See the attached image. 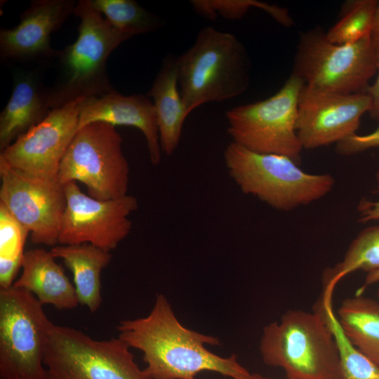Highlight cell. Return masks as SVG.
Returning <instances> with one entry per match:
<instances>
[{"mask_svg":"<svg viewBox=\"0 0 379 379\" xmlns=\"http://www.w3.org/2000/svg\"><path fill=\"white\" fill-rule=\"evenodd\" d=\"M117 330L120 339L142 353L151 379H197L204 371L234 379L250 373L236 354L223 357L208 350L220 345L219 339L184 326L162 294L147 316L122 320Z\"/></svg>","mask_w":379,"mask_h":379,"instance_id":"1","label":"cell"},{"mask_svg":"<svg viewBox=\"0 0 379 379\" xmlns=\"http://www.w3.org/2000/svg\"><path fill=\"white\" fill-rule=\"evenodd\" d=\"M176 62L187 115L205 103L240 95L249 84L250 62L244 45L235 35L212 27L201 29Z\"/></svg>","mask_w":379,"mask_h":379,"instance_id":"2","label":"cell"},{"mask_svg":"<svg viewBox=\"0 0 379 379\" xmlns=\"http://www.w3.org/2000/svg\"><path fill=\"white\" fill-rule=\"evenodd\" d=\"M74 14L80 19L79 35L57 56L58 79L48 88L51 109L114 91L107 73V60L119 45L130 39L114 28L90 0L79 1Z\"/></svg>","mask_w":379,"mask_h":379,"instance_id":"3","label":"cell"},{"mask_svg":"<svg viewBox=\"0 0 379 379\" xmlns=\"http://www.w3.org/2000/svg\"><path fill=\"white\" fill-rule=\"evenodd\" d=\"M263 362L289 379H340L338 346L321 313L289 310L263 328Z\"/></svg>","mask_w":379,"mask_h":379,"instance_id":"4","label":"cell"},{"mask_svg":"<svg viewBox=\"0 0 379 379\" xmlns=\"http://www.w3.org/2000/svg\"><path fill=\"white\" fill-rule=\"evenodd\" d=\"M228 173L240 190L271 207L291 211L320 199L332 190L330 174H310L291 159L251 151L234 142L224 151Z\"/></svg>","mask_w":379,"mask_h":379,"instance_id":"5","label":"cell"},{"mask_svg":"<svg viewBox=\"0 0 379 379\" xmlns=\"http://www.w3.org/2000/svg\"><path fill=\"white\" fill-rule=\"evenodd\" d=\"M119 337L98 340L51 323L44 364L47 379H151Z\"/></svg>","mask_w":379,"mask_h":379,"instance_id":"6","label":"cell"},{"mask_svg":"<svg viewBox=\"0 0 379 379\" xmlns=\"http://www.w3.org/2000/svg\"><path fill=\"white\" fill-rule=\"evenodd\" d=\"M376 72L371 35L347 44L331 42L320 29L300 38L293 74L306 86L343 95L366 93Z\"/></svg>","mask_w":379,"mask_h":379,"instance_id":"7","label":"cell"},{"mask_svg":"<svg viewBox=\"0 0 379 379\" xmlns=\"http://www.w3.org/2000/svg\"><path fill=\"white\" fill-rule=\"evenodd\" d=\"M304 85L292 73L272 96L227 110V131L232 142L255 152L285 156L298 164L303 148L296 123Z\"/></svg>","mask_w":379,"mask_h":379,"instance_id":"8","label":"cell"},{"mask_svg":"<svg viewBox=\"0 0 379 379\" xmlns=\"http://www.w3.org/2000/svg\"><path fill=\"white\" fill-rule=\"evenodd\" d=\"M129 165L122 138L114 126L93 122L77 131L60 163L58 180L79 181L90 197L99 200L127 195Z\"/></svg>","mask_w":379,"mask_h":379,"instance_id":"9","label":"cell"},{"mask_svg":"<svg viewBox=\"0 0 379 379\" xmlns=\"http://www.w3.org/2000/svg\"><path fill=\"white\" fill-rule=\"evenodd\" d=\"M51 323L32 293L0 288V379H47L44 356Z\"/></svg>","mask_w":379,"mask_h":379,"instance_id":"10","label":"cell"},{"mask_svg":"<svg viewBox=\"0 0 379 379\" xmlns=\"http://www.w3.org/2000/svg\"><path fill=\"white\" fill-rule=\"evenodd\" d=\"M0 204L31 233L34 244L55 246L66 208L64 185L14 168L0 159Z\"/></svg>","mask_w":379,"mask_h":379,"instance_id":"11","label":"cell"},{"mask_svg":"<svg viewBox=\"0 0 379 379\" xmlns=\"http://www.w3.org/2000/svg\"><path fill=\"white\" fill-rule=\"evenodd\" d=\"M64 188L67 202L58 244H90L110 252L128 235L129 216L138 207L135 197L99 200L82 192L76 182L65 183Z\"/></svg>","mask_w":379,"mask_h":379,"instance_id":"12","label":"cell"},{"mask_svg":"<svg viewBox=\"0 0 379 379\" xmlns=\"http://www.w3.org/2000/svg\"><path fill=\"white\" fill-rule=\"evenodd\" d=\"M367 93L343 95L304 85L299 95L296 131L305 149L338 142L356 134L371 109Z\"/></svg>","mask_w":379,"mask_h":379,"instance_id":"13","label":"cell"},{"mask_svg":"<svg viewBox=\"0 0 379 379\" xmlns=\"http://www.w3.org/2000/svg\"><path fill=\"white\" fill-rule=\"evenodd\" d=\"M81 100L53 109L1 151L0 159L22 171L58 179L62 159L78 130Z\"/></svg>","mask_w":379,"mask_h":379,"instance_id":"14","label":"cell"},{"mask_svg":"<svg viewBox=\"0 0 379 379\" xmlns=\"http://www.w3.org/2000/svg\"><path fill=\"white\" fill-rule=\"evenodd\" d=\"M77 3L72 0H35L13 29H1L0 52L12 60L57 58L59 51L51 46V34L71 15Z\"/></svg>","mask_w":379,"mask_h":379,"instance_id":"15","label":"cell"},{"mask_svg":"<svg viewBox=\"0 0 379 379\" xmlns=\"http://www.w3.org/2000/svg\"><path fill=\"white\" fill-rule=\"evenodd\" d=\"M93 122L139 129L146 139L150 161L154 165L160 162L162 151L157 114L149 97L141 94L124 95L114 89L101 96L81 100L78 130Z\"/></svg>","mask_w":379,"mask_h":379,"instance_id":"16","label":"cell"},{"mask_svg":"<svg viewBox=\"0 0 379 379\" xmlns=\"http://www.w3.org/2000/svg\"><path fill=\"white\" fill-rule=\"evenodd\" d=\"M51 251L34 248L25 252L20 278L13 286L32 293L42 305L71 310L79 304L74 286Z\"/></svg>","mask_w":379,"mask_h":379,"instance_id":"17","label":"cell"},{"mask_svg":"<svg viewBox=\"0 0 379 379\" xmlns=\"http://www.w3.org/2000/svg\"><path fill=\"white\" fill-rule=\"evenodd\" d=\"M51 110L48 88L42 86L36 76L27 72L15 74L11 96L0 114L1 151L41 122Z\"/></svg>","mask_w":379,"mask_h":379,"instance_id":"18","label":"cell"},{"mask_svg":"<svg viewBox=\"0 0 379 379\" xmlns=\"http://www.w3.org/2000/svg\"><path fill=\"white\" fill-rule=\"evenodd\" d=\"M176 57L168 55L162 62L148 97L153 100L161 151L171 155L178 146L182 126L188 117L178 90Z\"/></svg>","mask_w":379,"mask_h":379,"instance_id":"19","label":"cell"},{"mask_svg":"<svg viewBox=\"0 0 379 379\" xmlns=\"http://www.w3.org/2000/svg\"><path fill=\"white\" fill-rule=\"evenodd\" d=\"M50 251L72 271L79 304L96 312L102 303L100 274L111 261L110 252L90 244L58 245Z\"/></svg>","mask_w":379,"mask_h":379,"instance_id":"20","label":"cell"},{"mask_svg":"<svg viewBox=\"0 0 379 379\" xmlns=\"http://www.w3.org/2000/svg\"><path fill=\"white\" fill-rule=\"evenodd\" d=\"M336 316L351 343L379 367V303L356 293L343 300Z\"/></svg>","mask_w":379,"mask_h":379,"instance_id":"21","label":"cell"},{"mask_svg":"<svg viewBox=\"0 0 379 379\" xmlns=\"http://www.w3.org/2000/svg\"><path fill=\"white\" fill-rule=\"evenodd\" d=\"M378 269L379 225H376L361 231L349 246L342 261L326 270L324 292L333 294L336 284L352 272L364 270L368 273Z\"/></svg>","mask_w":379,"mask_h":379,"instance_id":"22","label":"cell"},{"mask_svg":"<svg viewBox=\"0 0 379 379\" xmlns=\"http://www.w3.org/2000/svg\"><path fill=\"white\" fill-rule=\"evenodd\" d=\"M315 309L321 313L335 338L340 379H379V367L359 351L345 335L333 309L332 296L323 294Z\"/></svg>","mask_w":379,"mask_h":379,"instance_id":"23","label":"cell"},{"mask_svg":"<svg viewBox=\"0 0 379 379\" xmlns=\"http://www.w3.org/2000/svg\"><path fill=\"white\" fill-rule=\"evenodd\" d=\"M28 232L0 204V288L13 286L22 267Z\"/></svg>","mask_w":379,"mask_h":379,"instance_id":"24","label":"cell"},{"mask_svg":"<svg viewBox=\"0 0 379 379\" xmlns=\"http://www.w3.org/2000/svg\"><path fill=\"white\" fill-rule=\"evenodd\" d=\"M118 32L129 38L156 29L159 20L133 0H90Z\"/></svg>","mask_w":379,"mask_h":379,"instance_id":"25","label":"cell"},{"mask_svg":"<svg viewBox=\"0 0 379 379\" xmlns=\"http://www.w3.org/2000/svg\"><path fill=\"white\" fill-rule=\"evenodd\" d=\"M377 4L375 0L345 4L340 19L326 33L327 39L335 44H347L371 36Z\"/></svg>","mask_w":379,"mask_h":379,"instance_id":"26","label":"cell"},{"mask_svg":"<svg viewBox=\"0 0 379 379\" xmlns=\"http://www.w3.org/2000/svg\"><path fill=\"white\" fill-rule=\"evenodd\" d=\"M194 9L204 18L213 20L218 15L230 20L242 18L251 7L259 8L284 26L293 24L286 8L253 0H194L191 1Z\"/></svg>","mask_w":379,"mask_h":379,"instance_id":"27","label":"cell"},{"mask_svg":"<svg viewBox=\"0 0 379 379\" xmlns=\"http://www.w3.org/2000/svg\"><path fill=\"white\" fill-rule=\"evenodd\" d=\"M379 147V127L366 135L354 134L336 145V151L342 155H351Z\"/></svg>","mask_w":379,"mask_h":379,"instance_id":"28","label":"cell"},{"mask_svg":"<svg viewBox=\"0 0 379 379\" xmlns=\"http://www.w3.org/2000/svg\"><path fill=\"white\" fill-rule=\"evenodd\" d=\"M376 61H377V72L378 77L376 81L373 84L369 86L366 93L371 98V109L368 112L371 118L378 120L379 119V34L371 35Z\"/></svg>","mask_w":379,"mask_h":379,"instance_id":"29","label":"cell"},{"mask_svg":"<svg viewBox=\"0 0 379 379\" xmlns=\"http://www.w3.org/2000/svg\"><path fill=\"white\" fill-rule=\"evenodd\" d=\"M379 185V173L377 174ZM359 213V221L367 222L368 221L379 220V200L376 201L363 199L358 206Z\"/></svg>","mask_w":379,"mask_h":379,"instance_id":"30","label":"cell"},{"mask_svg":"<svg viewBox=\"0 0 379 379\" xmlns=\"http://www.w3.org/2000/svg\"><path fill=\"white\" fill-rule=\"evenodd\" d=\"M379 281V269L371 272H368L366 277L365 279V283L364 286L359 289L358 293L359 294L362 293V291L364 290V288L368 286V285H371L375 282Z\"/></svg>","mask_w":379,"mask_h":379,"instance_id":"31","label":"cell"},{"mask_svg":"<svg viewBox=\"0 0 379 379\" xmlns=\"http://www.w3.org/2000/svg\"><path fill=\"white\" fill-rule=\"evenodd\" d=\"M379 34V1H378L371 35Z\"/></svg>","mask_w":379,"mask_h":379,"instance_id":"32","label":"cell"},{"mask_svg":"<svg viewBox=\"0 0 379 379\" xmlns=\"http://www.w3.org/2000/svg\"><path fill=\"white\" fill-rule=\"evenodd\" d=\"M234 379H272L268 377H265L262 375H260L259 373H249L248 375L240 378H234Z\"/></svg>","mask_w":379,"mask_h":379,"instance_id":"33","label":"cell"},{"mask_svg":"<svg viewBox=\"0 0 379 379\" xmlns=\"http://www.w3.org/2000/svg\"><path fill=\"white\" fill-rule=\"evenodd\" d=\"M378 299H379V288H378Z\"/></svg>","mask_w":379,"mask_h":379,"instance_id":"34","label":"cell"},{"mask_svg":"<svg viewBox=\"0 0 379 379\" xmlns=\"http://www.w3.org/2000/svg\"><path fill=\"white\" fill-rule=\"evenodd\" d=\"M286 379H289V378H286Z\"/></svg>","mask_w":379,"mask_h":379,"instance_id":"35","label":"cell"}]
</instances>
